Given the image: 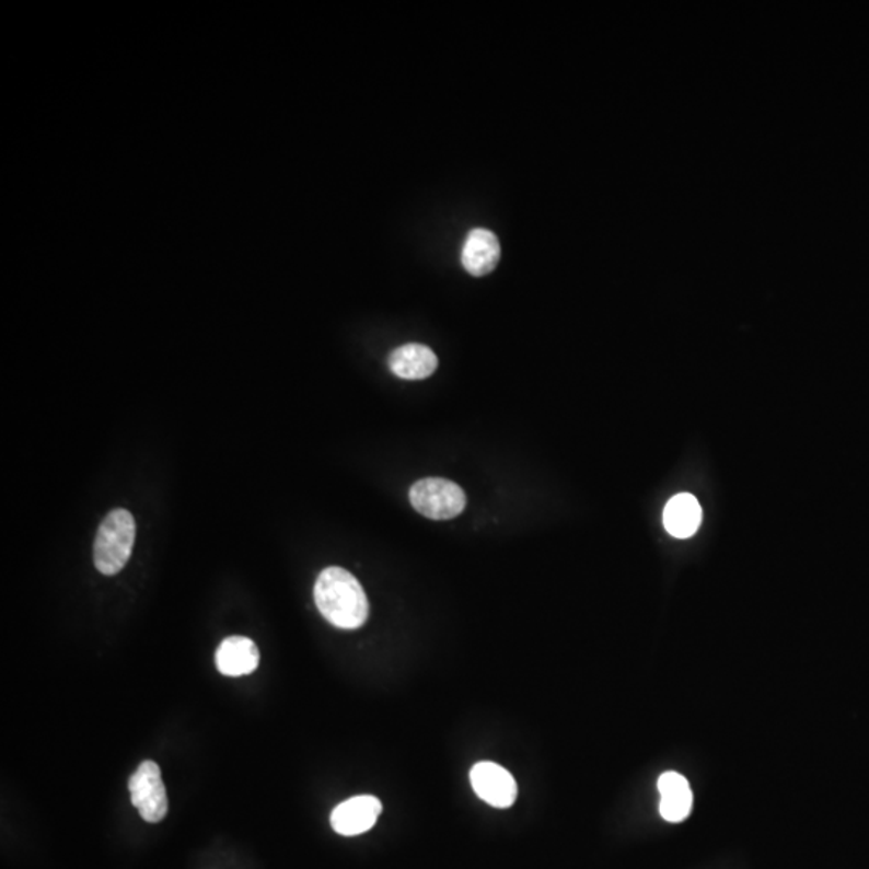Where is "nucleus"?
Wrapping results in <instances>:
<instances>
[{"instance_id": "nucleus-1", "label": "nucleus", "mask_w": 869, "mask_h": 869, "mask_svg": "<svg viewBox=\"0 0 869 869\" xmlns=\"http://www.w3.org/2000/svg\"><path fill=\"white\" fill-rule=\"evenodd\" d=\"M314 601L328 624L356 629L369 617V601L355 575L341 567L321 571L314 584Z\"/></svg>"}, {"instance_id": "nucleus-2", "label": "nucleus", "mask_w": 869, "mask_h": 869, "mask_svg": "<svg viewBox=\"0 0 869 869\" xmlns=\"http://www.w3.org/2000/svg\"><path fill=\"white\" fill-rule=\"evenodd\" d=\"M136 542V522L131 512L115 509L105 517L94 543L95 569L116 575L125 569Z\"/></svg>"}, {"instance_id": "nucleus-3", "label": "nucleus", "mask_w": 869, "mask_h": 869, "mask_svg": "<svg viewBox=\"0 0 869 869\" xmlns=\"http://www.w3.org/2000/svg\"><path fill=\"white\" fill-rule=\"evenodd\" d=\"M409 499L419 514L433 520L454 519L467 505L464 489L444 478H424L417 482L410 488Z\"/></svg>"}, {"instance_id": "nucleus-4", "label": "nucleus", "mask_w": 869, "mask_h": 869, "mask_svg": "<svg viewBox=\"0 0 869 869\" xmlns=\"http://www.w3.org/2000/svg\"><path fill=\"white\" fill-rule=\"evenodd\" d=\"M131 802L147 823H160L167 813V796L162 769L155 762L146 761L137 766L129 778Z\"/></svg>"}, {"instance_id": "nucleus-5", "label": "nucleus", "mask_w": 869, "mask_h": 869, "mask_svg": "<svg viewBox=\"0 0 869 869\" xmlns=\"http://www.w3.org/2000/svg\"><path fill=\"white\" fill-rule=\"evenodd\" d=\"M471 783L475 793L488 806L509 809L517 799L514 776L498 763L480 762L471 769Z\"/></svg>"}, {"instance_id": "nucleus-6", "label": "nucleus", "mask_w": 869, "mask_h": 869, "mask_svg": "<svg viewBox=\"0 0 869 869\" xmlns=\"http://www.w3.org/2000/svg\"><path fill=\"white\" fill-rule=\"evenodd\" d=\"M381 813L382 802L378 797L356 796L335 807L331 824L340 836H359L374 827Z\"/></svg>"}, {"instance_id": "nucleus-7", "label": "nucleus", "mask_w": 869, "mask_h": 869, "mask_svg": "<svg viewBox=\"0 0 869 869\" xmlns=\"http://www.w3.org/2000/svg\"><path fill=\"white\" fill-rule=\"evenodd\" d=\"M501 245L498 237L488 229H474L468 232L462 246V266L475 277H484L498 266Z\"/></svg>"}, {"instance_id": "nucleus-8", "label": "nucleus", "mask_w": 869, "mask_h": 869, "mask_svg": "<svg viewBox=\"0 0 869 869\" xmlns=\"http://www.w3.org/2000/svg\"><path fill=\"white\" fill-rule=\"evenodd\" d=\"M660 815L669 823H681L693 810V790L683 775L665 772L659 778Z\"/></svg>"}, {"instance_id": "nucleus-9", "label": "nucleus", "mask_w": 869, "mask_h": 869, "mask_svg": "<svg viewBox=\"0 0 869 869\" xmlns=\"http://www.w3.org/2000/svg\"><path fill=\"white\" fill-rule=\"evenodd\" d=\"M259 651L252 639L231 636L219 645L217 667L225 676L250 675L258 669Z\"/></svg>"}, {"instance_id": "nucleus-10", "label": "nucleus", "mask_w": 869, "mask_h": 869, "mask_svg": "<svg viewBox=\"0 0 869 869\" xmlns=\"http://www.w3.org/2000/svg\"><path fill=\"white\" fill-rule=\"evenodd\" d=\"M393 374L406 381H422L438 368L437 355L426 345L408 344L396 348L389 359Z\"/></svg>"}, {"instance_id": "nucleus-11", "label": "nucleus", "mask_w": 869, "mask_h": 869, "mask_svg": "<svg viewBox=\"0 0 869 869\" xmlns=\"http://www.w3.org/2000/svg\"><path fill=\"white\" fill-rule=\"evenodd\" d=\"M703 511L694 496L679 495L670 499L663 512V523L667 532L675 538L693 536L699 529Z\"/></svg>"}]
</instances>
